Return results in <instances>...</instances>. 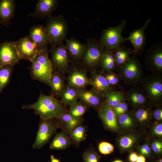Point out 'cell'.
I'll return each instance as SVG.
<instances>
[{
  "instance_id": "6da1fadb",
  "label": "cell",
  "mask_w": 162,
  "mask_h": 162,
  "mask_svg": "<svg viewBox=\"0 0 162 162\" xmlns=\"http://www.w3.org/2000/svg\"><path fill=\"white\" fill-rule=\"evenodd\" d=\"M22 108L26 110H33L41 119L57 118L68 110L60 101L51 95L40 93L37 100L34 103L23 105Z\"/></svg>"
},
{
  "instance_id": "7a4b0ae2",
  "label": "cell",
  "mask_w": 162,
  "mask_h": 162,
  "mask_svg": "<svg viewBox=\"0 0 162 162\" xmlns=\"http://www.w3.org/2000/svg\"><path fill=\"white\" fill-rule=\"evenodd\" d=\"M48 52V47L38 49L36 55L31 62L30 72L32 79L50 86L53 69Z\"/></svg>"
},
{
  "instance_id": "3957f363",
  "label": "cell",
  "mask_w": 162,
  "mask_h": 162,
  "mask_svg": "<svg viewBox=\"0 0 162 162\" xmlns=\"http://www.w3.org/2000/svg\"><path fill=\"white\" fill-rule=\"evenodd\" d=\"M86 41V50L77 66L86 72L97 71L100 66L104 49L99 40L96 38H88Z\"/></svg>"
},
{
  "instance_id": "277c9868",
  "label": "cell",
  "mask_w": 162,
  "mask_h": 162,
  "mask_svg": "<svg viewBox=\"0 0 162 162\" xmlns=\"http://www.w3.org/2000/svg\"><path fill=\"white\" fill-rule=\"evenodd\" d=\"M117 70L124 84L132 86L140 84L144 74L142 66L134 53Z\"/></svg>"
},
{
  "instance_id": "5b68a950",
  "label": "cell",
  "mask_w": 162,
  "mask_h": 162,
  "mask_svg": "<svg viewBox=\"0 0 162 162\" xmlns=\"http://www.w3.org/2000/svg\"><path fill=\"white\" fill-rule=\"evenodd\" d=\"M48 34L50 47H56L63 43L69 29L68 22L63 15L51 16L45 27Z\"/></svg>"
},
{
  "instance_id": "8992f818",
  "label": "cell",
  "mask_w": 162,
  "mask_h": 162,
  "mask_svg": "<svg viewBox=\"0 0 162 162\" xmlns=\"http://www.w3.org/2000/svg\"><path fill=\"white\" fill-rule=\"evenodd\" d=\"M126 24V21L122 20L117 25L103 31L99 40L105 49L114 52L126 41L122 35Z\"/></svg>"
},
{
  "instance_id": "52a82bcc",
  "label": "cell",
  "mask_w": 162,
  "mask_h": 162,
  "mask_svg": "<svg viewBox=\"0 0 162 162\" xmlns=\"http://www.w3.org/2000/svg\"><path fill=\"white\" fill-rule=\"evenodd\" d=\"M140 84L145 93L148 103L160 105L162 101V76L152 74L143 77Z\"/></svg>"
},
{
  "instance_id": "ba28073f",
  "label": "cell",
  "mask_w": 162,
  "mask_h": 162,
  "mask_svg": "<svg viewBox=\"0 0 162 162\" xmlns=\"http://www.w3.org/2000/svg\"><path fill=\"white\" fill-rule=\"evenodd\" d=\"M146 68L152 74L162 76V43L157 42L146 51L144 58Z\"/></svg>"
},
{
  "instance_id": "9c48e42d",
  "label": "cell",
  "mask_w": 162,
  "mask_h": 162,
  "mask_svg": "<svg viewBox=\"0 0 162 162\" xmlns=\"http://www.w3.org/2000/svg\"><path fill=\"white\" fill-rule=\"evenodd\" d=\"M58 128L56 118L40 119L36 139L32 145L33 148L39 149L42 148L56 134Z\"/></svg>"
},
{
  "instance_id": "30bf717a",
  "label": "cell",
  "mask_w": 162,
  "mask_h": 162,
  "mask_svg": "<svg viewBox=\"0 0 162 162\" xmlns=\"http://www.w3.org/2000/svg\"><path fill=\"white\" fill-rule=\"evenodd\" d=\"M51 61L53 69L64 74L68 73L70 69L69 61L65 44L63 43L54 47H50Z\"/></svg>"
},
{
  "instance_id": "8fae6325",
  "label": "cell",
  "mask_w": 162,
  "mask_h": 162,
  "mask_svg": "<svg viewBox=\"0 0 162 162\" xmlns=\"http://www.w3.org/2000/svg\"><path fill=\"white\" fill-rule=\"evenodd\" d=\"M13 43L21 59L31 62L39 49L29 36L22 37Z\"/></svg>"
},
{
  "instance_id": "7c38bea8",
  "label": "cell",
  "mask_w": 162,
  "mask_h": 162,
  "mask_svg": "<svg viewBox=\"0 0 162 162\" xmlns=\"http://www.w3.org/2000/svg\"><path fill=\"white\" fill-rule=\"evenodd\" d=\"M21 60L13 42L5 41L0 44V67L14 66Z\"/></svg>"
},
{
  "instance_id": "4fadbf2b",
  "label": "cell",
  "mask_w": 162,
  "mask_h": 162,
  "mask_svg": "<svg viewBox=\"0 0 162 162\" xmlns=\"http://www.w3.org/2000/svg\"><path fill=\"white\" fill-rule=\"evenodd\" d=\"M65 40L69 62L77 66L86 52V45L73 37Z\"/></svg>"
},
{
  "instance_id": "5bb4252c",
  "label": "cell",
  "mask_w": 162,
  "mask_h": 162,
  "mask_svg": "<svg viewBox=\"0 0 162 162\" xmlns=\"http://www.w3.org/2000/svg\"><path fill=\"white\" fill-rule=\"evenodd\" d=\"M66 77L67 84L79 90L85 89L89 84L86 71L78 66L72 65Z\"/></svg>"
},
{
  "instance_id": "9a60e30c",
  "label": "cell",
  "mask_w": 162,
  "mask_h": 162,
  "mask_svg": "<svg viewBox=\"0 0 162 162\" xmlns=\"http://www.w3.org/2000/svg\"><path fill=\"white\" fill-rule=\"evenodd\" d=\"M151 21V19H148L142 27L135 30L126 38V40H129L132 43L134 47L133 53L136 55L144 50V47L146 42L145 32Z\"/></svg>"
},
{
  "instance_id": "2e32d148",
  "label": "cell",
  "mask_w": 162,
  "mask_h": 162,
  "mask_svg": "<svg viewBox=\"0 0 162 162\" xmlns=\"http://www.w3.org/2000/svg\"><path fill=\"white\" fill-rule=\"evenodd\" d=\"M58 5V0H39L34 12L29 14L27 16L39 18H48L52 16Z\"/></svg>"
},
{
  "instance_id": "e0dca14e",
  "label": "cell",
  "mask_w": 162,
  "mask_h": 162,
  "mask_svg": "<svg viewBox=\"0 0 162 162\" xmlns=\"http://www.w3.org/2000/svg\"><path fill=\"white\" fill-rule=\"evenodd\" d=\"M124 98L125 101L136 108L149 104L144 92L137 86H132L128 91H124Z\"/></svg>"
},
{
  "instance_id": "ac0fdd59",
  "label": "cell",
  "mask_w": 162,
  "mask_h": 162,
  "mask_svg": "<svg viewBox=\"0 0 162 162\" xmlns=\"http://www.w3.org/2000/svg\"><path fill=\"white\" fill-rule=\"evenodd\" d=\"M98 112L99 117L106 128L113 131L118 130L116 114L113 109L105 101Z\"/></svg>"
},
{
  "instance_id": "d6986e66",
  "label": "cell",
  "mask_w": 162,
  "mask_h": 162,
  "mask_svg": "<svg viewBox=\"0 0 162 162\" xmlns=\"http://www.w3.org/2000/svg\"><path fill=\"white\" fill-rule=\"evenodd\" d=\"M78 98L98 112L105 101L104 97L92 89L90 90L85 89L79 90Z\"/></svg>"
},
{
  "instance_id": "ffe728a7",
  "label": "cell",
  "mask_w": 162,
  "mask_h": 162,
  "mask_svg": "<svg viewBox=\"0 0 162 162\" xmlns=\"http://www.w3.org/2000/svg\"><path fill=\"white\" fill-rule=\"evenodd\" d=\"M89 84L92 89L100 95L104 96L108 93L116 91V88L111 87L102 73L97 71L91 73Z\"/></svg>"
},
{
  "instance_id": "44dd1931",
  "label": "cell",
  "mask_w": 162,
  "mask_h": 162,
  "mask_svg": "<svg viewBox=\"0 0 162 162\" xmlns=\"http://www.w3.org/2000/svg\"><path fill=\"white\" fill-rule=\"evenodd\" d=\"M38 49L48 47L50 42L47 32L41 25H34L29 31L28 35Z\"/></svg>"
},
{
  "instance_id": "7402d4cb",
  "label": "cell",
  "mask_w": 162,
  "mask_h": 162,
  "mask_svg": "<svg viewBox=\"0 0 162 162\" xmlns=\"http://www.w3.org/2000/svg\"><path fill=\"white\" fill-rule=\"evenodd\" d=\"M65 74L58 70H53L50 81V95L56 98L60 97L65 86V82L66 80Z\"/></svg>"
},
{
  "instance_id": "603a6c76",
  "label": "cell",
  "mask_w": 162,
  "mask_h": 162,
  "mask_svg": "<svg viewBox=\"0 0 162 162\" xmlns=\"http://www.w3.org/2000/svg\"><path fill=\"white\" fill-rule=\"evenodd\" d=\"M58 128L68 135H70L72 130L77 126L82 124L83 118H75L68 112L63 114L60 117L56 118Z\"/></svg>"
},
{
  "instance_id": "cb8c5ba5",
  "label": "cell",
  "mask_w": 162,
  "mask_h": 162,
  "mask_svg": "<svg viewBox=\"0 0 162 162\" xmlns=\"http://www.w3.org/2000/svg\"><path fill=\"white\" fill-rule=\"evenodd\" d=\"M15 5L14 0H0V23L8 25L13 17Z\"/></svg>"
},
{
  "instance_id": "d4e9b609",
  "label": "cell",
  "mask_w": 162,
  "mask_h": 162,
  "mask_svg": "<svg viewBox=\"0 0 162 162\" xmlns=\"http://www.w3.org/2000/svg\"><path fill=\"white\" fill-rule=\"evenodd\" d=\"M73 144L69 135L62 130L56 134L50 145L52 149L59 150L66 149Z\"/></svg>"
},
{
  "instance_id": "484cf974",
  "label": "cell",
  "mask_w": 162,
  "mask_h": 162,
  "mask_svg": "<svg viewBox=\"0 0 162 162\" xmlns=\"http://www.w3.org/2000/svg\"><path fill=\"white\" fill-rule=\"evenodd\" d=\"M79 90L67 84L62 90L60 102L64 106H71L77 101Z\"/></svg>"
},
{
  "instance_id": "4316f807",
  "label": "cell",
  "mask_w": 162,
  "mask_h": 162,
  "mask_svg": "<svg viewBox=\"0 0 162 162\" xmlns=\"http://www.w3.org/2000/svg\"><path fill=\"white\" fill-rule=\"evenodd\" d=\"M101 73L114 71L117 69V65L113 52L104 49L101 62Z\"/></svg>"
},
{
  "instance_id": "83f0119b",
  "label": "cell",
  "mask_w": 162,
  "mask_h": 162,
  "mask_svg": "<svg viewBox=\"0 0 162 162\" xmlns=\"http://www.w3.org/2000/svg\"><path fill=\"white\" fill-rule=\"evenodd\" d=\"M117 65L119 68L129 57L133 53V50L126 46L121 45L113 52Z\"/></svg>"
},
{
  "instance_id": "f1b7e54d",
  "label": "cell",
  "mask_w": 162,
  "mask_h": 162,
  "mask_svg": "<svg viewBox=\"0 0 162 162\" xmlns=\"http://www.w3.org/2000/svg\"><path fill=\"white\" fill-rule=\"evenodd\" d=\"M89 106L80 100L77 101L70 106L68 113L73 117L81 118L88 109Z\"/></svg>"
},
{
  "instance_id": "f546056e",
  "label": "cell",
  "mask_w": 162,
  "mask_h": 162,
  "mask_svg": "<svg viewBox=\"0 0 162 162\" xmlns=\"http://www.w3.org/2000/svg\"><path fill=\"white\" fill-rule=\"evenodd\" d=\"M87 127L82 125L79 124L72 130L69 136L74 144H78L84 141L87 137Z\"/></svg>"
},
{
  "instance_id": "4dcf8cb0",
  "label": "cell",
  "mask_w": 162,
  "mask_h": 162,
  "mask_svg": "<svg viewBox=\"0 0 162 162\" xmlns=\"http://www.w3.org/2000/svg\"><path fill=\"white\" fill-rule=\"evenodd\" d=\"M124 94L123 90L111 92L104 96L105 101L108 105L113 109L119 102L125 100Z\"/></svg>"
},
{
  "instance_id": "1f68e13d",
  "label": "cell",
  "mask_w": 162,
  "mask_h": 162,
  "mask_svg": "<svg viewBox=\"0 0 162 162\" xmlns=\"http://www.w3.org/2000/svg\"><path fill=\"white\" fill-rule=\"evenodd\" d=\"M14 66L6 65L0 67V93L9 83Z\"/></svg>"
},
{
  "instance_id": "d6a6232c",
  "label": "cell",
  "mask_w": 162,
  "mask_h": 162,
  "mask_svg": "<svg viewBox=\"0 0 162 162\" xmlns=\"http://www.w3.org/2000/svg\"><path fill=\"white\" fill-rule=\"evenodd\" d=\"M147 104L142 107L136 108L133 112V114L136 119L140 122L149 120L151 118L152 111L149 106Z\"/></svg>"
},
{
  "instance_id": "836d02e7",
  "label": "cell",
  "mask_w": 162,
  "mask_h": 162,
  "mask_svg": "<svg viewBox=\"0 0 162 162\" xmlns=\"http://www.w3.org/2000/svg\"><path fill=\"white\" fill-rule=\"evenodd\" d=\"M101 73L105 77L111 87L114 88L118 87L121 90H123V88L120 85L122 80L118 74L116 73L113 71Z\"/></svg>"
},
{
  "instance_id": "e575fe53",
  "label": "cell",
  "mask_w": 162,
  "mask_h": 162,
  "mask_svg": "<svg viewBox=\"0 0 162 162\" xmlns=\"http://www.w3.org/2000/svg\"><path fill=\"white\" fill-rule=\"evenodd\" d=\"M136 141V138L132 136H125L120 138L119 144L122 149H128L133 146Z\"/></svg>"
},
{
  "instance_id": "d590c367",
  "label": "cell",
  "mask_w": 162,
  "mask_h": 162,
  "mask_svg": "<svg viewBox=\"0 0 162 162\" xmlns=\"http://www.w3.org/2000/svg\"><path fill=\"white\" fill-rule=\"evenodd\" d=\"M83 162H99L100 157L94 151L88 149L83 155Z\"/></svg>"
},
{
  "instance_id": "8d00e7d4",
  "label": "cell",
  "mask_w": 162,
  "mask_h": 162,
  "mask_svg": "<svg viewBox=\"0 0 162 162\" xmlns=\"http://www.w3.org/2000/svg\"><path fill=\"white\" fill-rule=\"evenodd\" d=\"M118 118V123L123 127H130L133 124L132 118L130 114L127 112L121 115Z\"/></svg>"
},
{
  "instance_id": "74e56055",
  "label": "cell",
  "mask_w": 162,
  "mask_h": 162,
  "mask_svg": "<svg viewBox=\"0 0 162 162\" xmlns=\"http://www.w3.org/2000/svg\"><path fill=\"white\" fill-rule=\"evenodd\" d=\"M98 148L99 152L104 155L111 153L114 150V146L110 143L106 142H100L98 145Z\"/></svg>"
},
{
  "instance_id": "f35d334b",
  "label": "cell",
  "mask_w": 162,
  "mask_h": 162,
  "mask_svg": "<svg viewBox=\"0 0 162 162\" xmlns=\"http://www.w3.org/2000/svg\"><path fill=\"white\" fill-rule=\"evenodd\" d=\"M113 109L117 118H118L121 115L127 112L128 109V104L126 101H122L119 102Z\"/></svg>"
},
{
  "instance_id": "ab89813d",
  "label": "cell",
  "mask_w": 162,
  "mask_h": 162,
  "mask_svg": "<svg viewBox=\"0 0 162 162\" xmlns=\"http://www.w3.org/2000/svg\"><path fill=\"white\" fill-rule=\"evenodd\" d=\"M152 150L154 152L157 153H160L162 151V142L158 141L153 142L152 144Z\"/></svg>"
},
{
  "instance_id": "60d3db41",
  "label": "cell",
  "mask_w": 162,
  "mask_h": 162,
  "mask_svg": "<svg viewBox=\"0 0 162 162\" xmlns=\"http://www.w3.org/2000/svg\"><path fill=\"white\" fill-rule=\"evenodd\" d=\"M158 107L154 110L152 111V115L155 119L160 121L162 119V109L161 107Z\"/></svg>"
},
{
  "instance_id": "b9f144b4",
  "label": "cell",
  "mask_w": 162,
  "mask_h": 162,
  "mask_svg": "<svg viewBox=\"0 0 162 162\" xmlns=\"http://www.w3.org/2000/svg\"><path fill=\"white\" fill-rule=\"evenodd\" d=\"M141 153L143 155L148 156L150 152V148L147 144L143 145L140 149Z\"/></svg>"
},
{
  "instance_id": "7bdbcfd3",
  "label": "cell",
  "mask_w": 162,
  "mask_h": 162,
  "mask_svg": "<svg viewBox=\"0 0 162 162\" xmlns=\"http://www.w3.org/2000/svg\"><path fill=\"white\" fill-rule=\"evenodd\" d=\"M154 133L158 136L162 135V124L159 123L156 125L154 129Z\"/></svg>"
},
{
  "instance_id": "ee69618b",
  "label": "cell",
  "mask_w": 162,
  "mask_h": 162,
  "mask_svg": "<svg viewBox=\"0 0 162 162\" xmlns=\"http://www.w3.org/2000/svg\"><path fill=\"white\" fill-rule=\"evenodd\" d=\"M137 157L138 155L136 152L132 153L129 156V160L131 162H136Z\"/></svg>"
},
{
  "instance_id": "f6af8a7d",
  "label": "cell",
  "mask_w": 162,
  "mask_h": 162,
  "mask_svg": "<svg viewBox=\"0 0 162 162\" xmlns=\"http://www.w3.org/2000/svg\"><path fill=\"white\" fill-rule=\"evenodd\" d=\"M146 160L145 157L142 155H138L136 162H145Z\"/></svg>"
},
{
  "instance_id": "bcb514c9",
  "label": "cell",
  "mask_w": 162,
  "mask_h": 162,
  "mask_svg": "<svg viewBox=\"0 0 162 162\" xmlns=\"http://www.w3.org/2000/svg\"><path fill=\"white\" fill-rule=\"evenodd\" d=\"M50 158V162H61L59 160L56 158L53 155H51Z\"/></svg>"
},
{
  "instance_id": "7dc6e473",
  "label": "cell",
  "mask_w": 162,
  "mask_h": 162,
  "mask_svg": "<svg viewBox=\"0 0 162 162\" xmlns=\"http://www.w3.org/2000/svg\"><path fill=\"white\" fill-rule=\"evenodd\" d=\"M113 162H123V161L120 160H116Z\"/></svg>"
},
{
  "instance_id": "c3c4849f",
  "label": "cell",
  "mask_w": 162,
  "mask_h": 162,
  "mask_svg": "<svg viewBox=\"0 0 162 162\" xmlns=\"http://www.w3.org/2000/svg\"><path fill=\"white\" fill-rule=\"evenodd\" d=\"M157 162H162V159H160Z\"/></svg>"
}]
</instances>
